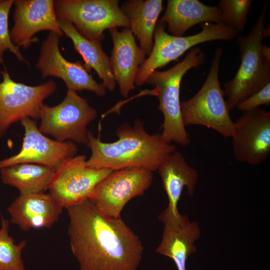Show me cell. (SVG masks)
<instances>
[{
	"mask_svg": "<svg viewBox=\"0 0 270 270\" xmlns=\"http://www.w3.org/2000/svg\"><path fill=\"white\" fill-rule=\"evenodd\" d=\"M24 136L19 152L0 161V170L12 165L29 163L56 168L65 159L75 156L78 148L74 143L61 142L45 136L30 118L21 121Z\"/></svg>",
	"mask_w": 270,
	"mask_h": 270,
	"instance_id": "cell-14",
	"label": "cell"
},
{
	"mask_svg": "<svg viewBox=\"0 0 270 270\" xmlns=\"http://www.w3.org/2000/svg\"><path fill=\"white\" fill-rule=\"evenodd\" d=\"M14 26L10 32L12 44L19 48H27L37 38V32L48 30L60 37L62 31L54 8L53 0H15Z\"/></svg>",
	"mask_w": 270,
	"mask_h": 270,
	"instance_id": "cell-15",
	"label": "cell"
},
{
	"mask_svg": "<svg viewBox=\"0 0 270 270\" xmlns=\"http://www.w3.org/2000/svg\"><path fill=\"white\" fill-rule=\"evenodd\" d=\"M56 168L42 164L23 163L1 169L3 183L14 186L20 194L42 193L48 189Z\"/></svg>",
	"mask_w": 270,
	"mask_h": 270,
	"instance_id": "cell-23",
	"label": "cell"
},
{
	"mask_svg": "<svg viewBox=\"0 0 270 270\" xmlns=\"http://www.w3.org/2000/svg\"><path fill=\"white\" fill-rule=\"evenodd\" d=\"M152 172L140 168L112 171L94 188L89 200L102 214L115 218L132 198L140 196L152 181Z\"/></svg>",
	"mask_w": 270,
	"mask_h": 270,
	"instance_id": "cell-9",
	"label": "cell"
},
{
	"mask_svg": "<svg viewBox=\"0 0 270 270\" xmlns=\"http://www.w3.org/2000/svg\"><path fill=\"white\" fill-rule=\"evenodd\" d=\"M270 104V82L249 97L238 103L236 108L241 112H246L255 110L261 105Z\"/></svg>",
	"mask_w": 270,
	"mask_h": 270,
	"instance_id": "cell-27",
	"label": "cell"
},
{
	"mask_svg": "<svg viewBox=\"0 0 270 270\" xmlns=\"http://www.w3.org/2000/svg\"><path fill=\"white\" fill-rule=\"evenodd\" d=\"M128 18L130 29L146 56L150 54L158 16L164 9L162 0H130L120 7Z\"/></svg>",
	"mask_w": 270,
	"mask_h": 270,
	"instance_id": "cell-22",
	"label": "cell"
},
{
	"mask_svg": "<svg viewBox=\"0 0 270 270\" xmlns=\"http://www.w3.org/2000/svg\"><path fill=\"white\" fill-rule=\"evenodd\" d=\"M166 27L164 23L158 22L152 51L140 67L136 86L146 84L154 72L172 61H178L186 51L196 45L215 40H232L239 34L222 24H202L201 32L186 36H172L166 32Z\"/></svg>",
	"mask_w": 270,
	"mask_h": 270,
	"instance_id": "cell-6",
	"label": "cell"
},
{
	"mask_svg": "<svg viewBox=\"0 0 270 270\" xmlns=\"http://www.w3.org/2000/svg\"><path fill=\"white\" fill-rule=\"evenodd\" d=\"M49 194H20L7 208L10 222L20 229L50 228L62 212Z\"/></svg>",
	"mask_w": 270,
	"mask_h": 270,
	"instance_id": "cell-18",
	"label": "cell"
},
{
	"mask_svg": "<svg viewBox=\"0 0 270 270\" xmlns=\"http://www.w3.org/2000/svg\"><path fill=\"white\" fill-rule=\"evenodd\" d=\"M252 0H220L218 6L222 24L238 34L244 30Z\"/></svg>",
	"mask_w": 270,
	"mask_h": 270,
	"instance_id": "cell-25",
	"label": "cell"
},
{
	"mask_svg": "<svg viewBox=\"0 0 270 270\" xmlns=\"http://www.w3.org/2000/svg\"><path fill=\"white\" fill-rule=\"evenodd\" d=\"M60 36L50 32L42 42L36 66L42 78L50 76L62 79L68 90L74 91L87 90L97 96L106 94V89L98 84L80 62L68 61L60 52L59 42Z\"/></svg>",
	"mask_w": 270,
	"mask_h": 270,
	"instance_id": "cell-13",
	"label": "cell"
},
{
	"mask_svg": "<svg viewBox=\"0 0 270 270\" xmlns=\"http://www.w3.org/2000/svg\"><path fill=\"white\" fill-rule=\"evenodd\" d=\"M267 4H264L256 22L246 36L236 37L240 65L235 76L224 84V94L229 110L270 82V48L262 44L270 36V26L264 27Z\"/></svg>",
	"mask_w": 270,
	"mask_h": 270,
	"instance_id": "cell-3",
	"label": "cell"
},
{
	"mask_svg": "<svg viewBox=\"0 0 270 270\" xmlns=\"http://www.w3.org/2000/svg\"><path fill=\"white\" fill-rule=\"evenodd\" d=\"M14 2V0H0V63L4 64V52L8 50L13 53L20 62L28 64L20 48L12 44L10 37L8 18Z\"/></svg>",
	"mask_w": 270,
	"mask_h": 270,
	"instance_id": "cell-26",
	"label": "cell"
},
{
	"mask_svg": "<svg viewBox=\"0 0 270 270\" xmlns=\"http://www.w3.org/2000/svg\"><path fill=\"white\" fill-rule=\"evenodd\" d=\"M9 222L1 216L0 228V270H26L22 253L26 242L16 244L8 234Z\"/></svg>",
	"mask_w": 270,
	"mask_h": 270,
	"instance_id": "cell-24",
	"label": "cell"
},
{
	"mask_svg": "<svg viewBox=\"0 0 270 270\" xmlns=\"http://www.w3.org/2000/svg\"><path fill=\"white\" fill-rule=\"evenodd\" d=\"M96 116V110L86 98L76 91L68 90L64 98L58 104L50 106L44 104L38 128L42 134H50L59 142L70 139L86 144V126Z\"/></svg>",
	"mask_w": 270,
	"mask_h": 270,
	"instance_id": "cell-8",
	"label": "cell"
},
{
	"mask_svg": "<svg viewBox=\"0 0 270 270\" xmlns=\"http://www.w3.org/2000/svg\"><path fill=\"white\" fill-rule=\"evenodd\" d=\"M112 172L88 166L85 155L68 158L56 168L48 194L66 208L88 198L96 186Z\"/></svg>",
	"mask_w": 270,
	"mask_h": 270,
	"instance_id": "cell-11",
	"label": "cell"
},
{
	"mask_svg": "<svg viewBox=\"0 0 270 270\" xmlns=\"http://www.w3.org/2000/svg\"><path fill=\"white\" fill-rule=\"evenodd\" d=\"M158 170L168 200V206L164 210L178 216L180 214L178 204L183 190L186 188L190 196L194 194L198 172L188 164L184 156L177 151L168 155Z\"/></svg>",
	"mask_w": 270,
	"mask_h": 270,
	"instance_id": "cell-20",
	"label": "cell"
},
{
	"mask_svg": "<svg viewBox=\"0 0 270 270\" xmlns=\"http://www.w3.org/2000/svg\"><path fill=\"white\" fill-rule=\"evenodd\" d=\"M0 138L12 124L25 118H39L44 100L57 89L56 83L48 80L31 86L12 79L5 68L0 72Z\"/></svg>",
	"mask_w": 270,
	"mask_h": 270,
	"instance_id": "cell-10",
	"label": "cell"
},
{
	"mask_svg": "<svg viewBox=\"0 0 270 270\" xmlns=\"http://www.w3.org/2000/svg\"><path fill=\"white\" fill-rule=\"evenodd\" d=\"M223 50L218 48L202 86L190 98L180 102L184 126L200 125L211 128L223 137L230 138L234 122L230 116L224 92L218 80Z\"/></svg>",
	"mask_w": 270,
	"mask_h": 270,
	"instance_id": "cell-5",
	"label": "cell"
},
{
	"mask_svg": "<svg viewBox=\"0 0 270 270\" xmlns=\"http://www.w3.org/2000/svg\"><path fill=\"white\" fill-rule=\"evenodd\" d=\"M66 209L70 248L80 270H138L144 247L120 218L102 214L89 198Z\"/></svg>",
	"mask_w": 270,
	"mask_h": 270,
	"instance_id": "cell-1",
	"label": "cell"
},
{
	"mask_svg": "<svg viewBox=\"0 0 270 270\" xmlns=\"http://www.w3.org/2000/svg\"><path fill=\"white\" fill-rule=\"evenodd\" d=\"M230 138L236 160L253 166L262 164L270 153V112L258 108L243 112L234 122Z\"/></svg>",
	"mask_w": 270,
	"mask_h": 270,
	"instance_id": "cell-12",
	"label": "cell"
},
{
	"mask_svg": "<svg viewBox=\"0 0 270 270\" xmlns=\"http://www.w3.org/2000/svg\"><path fill=\"white\" fill-rule=\"evenodd\" d=\"M116 134V141L106 142L88 131L86 144L92 154L86 160L88 166L112 171L140 168L153 172L168 155L176 151L175 146L164 140L160 134L148 133L140 120H136L133 126L122 124Z\"/></svg>",
	"mask_w": 270,
	"mask_h": 270,
	"instance_id": "cell-2",
	"label": "cell"
},
{
	"mask_svg": "<svg viewBox=\"0 0 270 270\" xmlns=\"http://www.w3.org/2000/svg\"></svg>",
	"mask_w": 270,
	"mask_h": 270,
	"instance_id": "cell-28",
	"label": "cell"
},
{
	"mask_svg": "<svg viewBox=\"0 0 270 270\" xmlns=\"http://www.w3.org/2000/svg\"><path fill=\"white\" fill-rule=\"evenodd\" d=\"M54 8L58 19L70 22L90 40L100 42L106 30L130 28V20L118 0H56Z\"/></svg>",
	"mask_w": 270,
	"mask_h": 270,
	"instance_id": "cell-7",
	"label": "cell"
},
{
	"mask_svg": "<svg viewBox=\"0 0 270 270\" xmlns=\"http://www.w3.org/2000/svg\"><path fill=\"white\" fill-rule=\"evenodd\" d=\"M163 224L161 242L155 252L170 258L178 270H186L188 257L196 252L194 244L200 236L197 222H190L186 214L173 215L165 210L159 215Z\"/></svg>",
	"mask_w": 270,
	"mask_h": 270,
	"instance_id": "cell-16",
	"label": "cell"
},
{
	"mask_svg": "<svg viewBox=\"0 0 270 270\" xmlns=\"http://www.w3.org/2000/svg\"><path fill=\"white\" fill-rule=\"evenodd\" d=\"M108 31L113 42L110 57L112 72L121 96L126 98L136 88L139 68L146 56L138 46L130 28H124L119 31L115 28Z\"/></svg>",
	"mask_w": 270,
	"mask_h": 270,
	"instance_id": "cell-17",
	"label": "cell"
},
{
	"mask_svg": "<svg viewBox=\"0 0 270 270\" xmlns=\"http://www.w3.org/2000/svg\"><path fill=\"white\" fill-rule=\"evenodd\" d=\"M205 62L204 52L199 48H194L181 62L167 70H155L147 79L146 83L151 84L156 90L159 100L158 108L164 116L160 135L168 143L174 142L184 147L190 144L182 118L180 83L188 71Z\"/></svg>",
	"mask_w": 270,
	"mask_h": 270,
	"instance_id": "cell-4",
	"label": "cell"
},
{
	"mask_svg": "<svg viewBox=\"0 0 270 270\" xmlns=\"http://www.w3.org/2000/svg\"><path fill=\"white\" fill-rule=\"evenodd\" d=\"M58 20L62 31L72 40L75 50L82 56L86 70L90 72L93 69L106 89L114 91L116 83L112 72L110 57L103 50L100 42L85 38L70 22Z\"/></svg>",
	"mask_w": 270,
	"mask_h": 270,
	"instance_id": "cell-21",
	"label": "cell"
},
{
	"mask_svg": "<svg viewBox=\"0 0 270 270\" xmlns=\"http://www.w3.org/2000/svg\"><path fill=\"white\" fill-rule=\"evenodd\" d=\"M167 26L170 34L182 36L198 24H220L218 6H208L198 0H168L166 11L159 20Z\"/></svg>",
	"mask_w": 270,
	"mask_h": 270,
	"instance_id": "cell-19",
	"label": "cell"
}]
</instances>
